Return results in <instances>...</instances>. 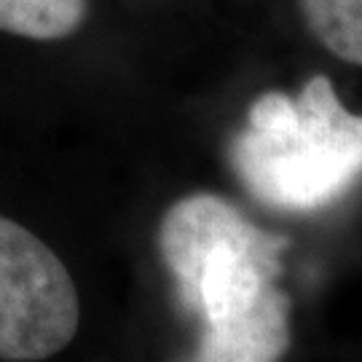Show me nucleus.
Here are the masks:
<instances>
[{
    "label": "nucleus",
    "instance_id": "nucleus-3",
    "mask_svg": "<svg viewBox=\"0 0 362 362\" xmlns=\"http://www.w3.org/2000/svg\"><path fill=\"white\" fill-rule=\"evenodd\" d=\"M81 322L78 290L40 236L0 215V360H49Z\"/></svg>",
    "mask_w": 362,
    "mask_h": 362
},
{
    "label": "nucleus",
    "instance_id": "nucleus-5",
    "mask_svg": "<svg viewBox=\"0 0 362 362\" xmlns=\"http://www.w3.org/2000/svg\"><path fill=\"white\" fill-rule=\"evenodd\" d=\"M298 8L327 52L362 67V0H298Z\"/></svg>",
    "mask_w": 362,
    "mask_h": 362
},
{
    "label": "nucleus",
    "instance_id": "nucleus-1",
    "mask_svg": "<svg viewBox=\"0 0 362 362\" xmlns=\"http://www.w3.org/2000/svg\"><path fill=\"white\" fill-rule=\"evenodd\" d=\"M158 247L182 306L202 322L194 362H279L290 344L282 236L220 196L194 194L167 209Z\"/></svg>",
    "mask_w": 362,
    "mask_h": 362
},
{
    "label": "nucleus",
    "instance_id": "nucleus-4",
    "mask_svg": "<svg viewBox=\"0 0 362 362\" xmlns=\"http://www.w3.org/2000/svg\"><path fill=\"white\" fill-rule=\"evenodd\" d=\"M83 19L86 0H0V33L16 38H70Z\"/></svg>",
    "mask_w": 362,
    "mask_h": 362
},
{
    "label": "nucleus",
    "instance_id": "nucleus-2",
    "mask_svg": "<svg viewBox=\"0 0 362 362\" xmlns=\"http://www.w3.org/2000/svg\"><path fill=\"white\" fill-rule=\"evenodd\" d=\"M231 164L263 204L320 209L362 175V116L338 100L327 76L309 78L298 97L266 91L233 140Z\"/></svg>",
    "mask_w": 362,
    "mask_h": 362
}]
</instances>
